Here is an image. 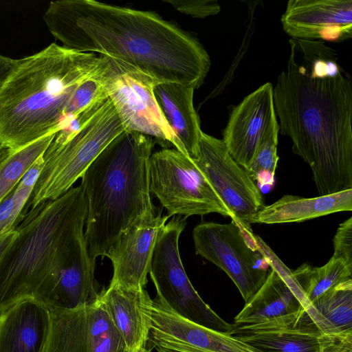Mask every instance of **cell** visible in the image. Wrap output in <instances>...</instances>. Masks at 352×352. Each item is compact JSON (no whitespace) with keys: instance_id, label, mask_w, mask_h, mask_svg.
<instances>
[{"instance_id":"cell-1","label":"cell","mask_w":352,"mask_h":352,"mask_svg":"<svg viewBox=\"0 0 352 352\" xmlns=\"http://www.w3.org/2000/svg\"><path fill=\"white\" fill-rule=\"evenodd\" d=\"M273 87L279 132L311 168L319 196L352 189V83L323 41L291 38Z\"/></svg>"},{"instance_id":"cell-2","label":"cell","mask_w":352,"mask_h":352,"mask_svg":"<svg viewBox=\"0 0 352 352\" xmlns=\"http://www.w3.org/2000/svg\"><path fill=\"white\" fill-rule=\"evenodd\" d=\"M43 19L69 49L127 63L158 82L198 89L210 67L199 40L152 11L94 0L51 1Z\"/></svg>"},{"instance_id":"cell-3","label":"cell","mask_w":352,"mask_h":352,"mask_svg":"<svg viewBox=\"0 0 352 352\" xmlns=\"http://www.w3.org/2000/svg\"><path fill=\"white\" fill-rule=\"evenodd\" d=\"M87 210L80 184L30 208L0 239V313L28 298L38 300L87 248Z\"/></svg>"},{"instance_id":"cell-4","label":"cell","mask_w":352,"mask_h":352,"mask_svg":"<svg viewBox=\"0 0 352 352\" xmlns=\"http://www.w3.org/2000/svg\"><path fill=\"white\" fill-rule=\"evenodd\" d=\"M107 61L54 43L18 59L0 87V148L13 152L58 132L77 88Z\"/></svg>"},{"instance_id":"cell-5","label":"cell","mask_w":352,"mask_h":352,"mask_svg":"<svg viewBox=\"0 0 352 352\" xmlns=\"http://www.w3.org/2000/svg\"><path fill=\"white\" fill-rule=\"evenodd\" d=\"M155 143L148 135L125 130L82 175L88 209L84 236L93 258L104 257L122 230L154 212L149 160Z\"/></svg>"},{"instance_id":"cell-6","label":"cell","mask_w":352,"mask_h":352,"mask_svg":"<svg viewBox=\"0 0 352 352\" xmlns=\"http://www.w3.org/2000/svg\"><path fill=\"white\" fill-rule=\"evenodd\" d=\"M124 131L107 98L94 116L73 135L65 138L56 132L43 153L44 166L26 203L28 208L55 199L69 190L107 145Z\"/></svg>"},{"instance_id":"cell-7","label":"cell","mask_w":352,"mask_h":352,"mask_svg":"<svg viewBox=\"0 0 352 352\" xmlns=\"http://www.w3.org/2000/svg\"><path fill=\"white\" fill-rule=\"evenodd\" d=\"M149 187L169 217L219 213L232 219V213L193 160L175 148L152 153Z\"/></svg>"},{"instance_id":"cell-8","label":"cell","mask_w":352,"mask_h":352,"mask_svg":"<svg viewBox=\"0 0 352 352\" xmlns=\"http://www.w3.org/2000/svg\"><path fill=\"white\" fill-rule=\"evenodd\" d=\"M186 219L174 216L160 230L149 272L156 297L191 322L231 333L235 324L222 319L202 300L185 272L179 254V239L185 228Z\"/></svg>"},{"instance_id":"cell-9","label":"cell","mask_w":352,"mask_h":352,"mask_svg":"<svg viewBox=\"0 0 352 352\" xmlns=\"http://www.w3.org/2000/svg\"><path fill=\"white\" fill-rule=\"evenodd\" d=\"M100 80L126 131L155 140L162 148L179 151L176 137L153 93V77L124 62L108 57Z\"/></svg>"},{"instance_id":"cell-10","label":"cell","mask_w":352,"mask_h":352,"mask_svg":"<svg viewBox=\"0 0 352 352\" xmlns=\"http://www.w3.org/2000/svg\"><path fill=\"white\" fill-rule=\"evenodd\" d=\"M196 254L225 272L247 302L262 286L270 270L269 258L250 232L232 220L201 223L195 227Z\"/></svg>"},{"instance_id":"cell-11","label":"cell","mask_w":352,"mask_h":352,"mask_svg":"<svg viewBox=\"0 0 352 352\" xmlns=\"http://www.w3.org/2000/svg\"><path fill=\"white\" fill-rule=\"evenodd\" d=\"M193 161L232 213V220L252 232L250 220L264 207L262 193L223 140L202 131L199 155Z\"/></svg>"},{"instance_id":"cell-12","label":"cell","mask_w":352,"mask_h":352,"mask_svg":"<svg viewBox=\"0 0 352 352\" xmlns=\"http://www.w3.org/2000/svg\"><path fill=\"white\" fill-rule=\"evenodd\" d=\"M44 352H129L99 294L96 300L68 309H52Z\"/></svg>"},{"instance_id":"cell-13","label":"cell","mask_w":352,"mask_h":352,"mask_svg":"<svg viewBox=\"0 0 352 352\" xmlns=\"http://www.w3.org/2000/svg\"><path fill=\"white\" fill-rule=\"evenodd\" d=\"M149 340L157 352H260L230 333L191 322L156 297L149 307Z\"/></svg>"},{"instance_id":"cell-14","label":"cell","mask_w":352,"mask_h":352,"mask_svg":"<svg viewBox=\"0 0 352 352\" xmlns=\"http://www.w3.org/2000/svg\"><path fill=\"white\" fill-rule=\"evenodd\" d=\"M168 218L161 212H150L136 219L120 233L105 256L113 269L110 286L145 288L155 243Z\"/></svg>"},{"instance_id":"cell-15","label":"cell","mask_w":352,"mask_h":352,"mask_svg":"<svg viewBox=\"0 0 352 352\" xmlns=\"http://www.w3.org/2000/svg\"><path fill=\"white\" fill-rule=\"evenodd\" d=\"M277 128L273 86L267 82L232 109L222 140L233 160L246 169L260 142Z\"/></svg>"},{"instance_id":"cell-16","label":"cell","mask_w":352,"mask_h":352,"mask_svg":"<svg viewBox=\"0 0 352 352\" xmlns=\"http://www.w3.org/2000/svg\"><path fill=\"white\" fill-rule=\"evenodd\" d=\"M255 239L268 257L270 270L262 286L234 318V324H256L294 314L302 308L307 311L310 305L292 271L258 236L255 235Z\"/></svg>"},{"instance_id":"cell-17","label":"cell","mask_w":352,"mask_h":352,"mask_svg":"<svg viewBox=\"0 0 352 352\" xmlns=\"http://www.w3.org/2000/svg\"><path fill=\"white\" fill-rule=\"evenodd\" d=\"M280 21L292 38L340 42L352 36V1L289 0Z\"/></svg>"},{"instance_id":"cell-18","label":"cell","mask_w":352,"mask_h":352,"mask_svg":"<svg viewBox=\"0 0 352 352\" xmlns=\"http://www.w3.org/2000/svg\"><path fill=\"white\" fill-rule=\"evenodd\" d=\"M320 333L303 308L256 324H235L231 333L260 352H317Z\"/></svg>"},{"instance_id":"cell-19","label":"cell","mask_w":352,"mask_h":352,"mask_svg":"<svg viewBox=\"0 0 352 352\" xmlns=\"http://www.w3.org/2000/svg\"><path fill=\"white\" fill-rule=\"evenodd\" d=\"M107 314L129 352H139L148 343L153 302L144 289L110 286L99 292Z\"/></svg>"},{"instance_id":"cell-20","label":"cell","mask_w":352,"mask_h":352,"mask_svg":"<svg viewBox=\"0 0 352 352\" xmlns=\"http://www.w3.org/2000/svg\"><path fill=\"white\" fill-rule=\"evenodd\" d=\"M50 327V309L33 298L0 313V352H44Z\"/></svg>"},{"instance_id":"cell-21","label":"cell","mask_w":352,"mask_h":352,"mask_svg":"<svg viewBox=\"0 0 352 352\" xmlns=\"http://www.w3.org/2000/svg\"><path fill=\"white\" fill-rule=\"evenodd\" d=\"M195 89L176 82H157L153 93L158 105L173 130L179 151L192 160L199 155L202 131L193 104Z\"/></svg>"},{"instance_id":"cell-22","label":"cell","mask_w":352,"mask_h":352,"mask_svg":"<svg viewBox=\"0 0 352 352\" xmlns=\"http://www.w3.org/2000/svg\"><path fill=\"white\" fill-rule=\"evenodd\" d=\"M351 210L352 189L314 198L287 195L271 205L264 206L250 223L302 222L334 212Z\"/></svg>"},{"instance_id":"cell-23","label":"cell","mask_w":352,"mask_h":352,"mask_svg":"<svg viewBox=\"0 0 352 352\" xmlns=\"http://www.w3.org/2000/svg\"><path fill=\"white\" fill-rule=\"evenodd\" d=\"M95 267L96 259L85 248L36 301L50 310L73 309L94 301L99 294L95 285Z\"/></svg>"},{"instance_id":"cell-24","label":"cell","mask_w":352,"mask_h":352,"mask_svg":"<svg viewBox=\"0 0 352 352\" xmlns=\"http://www.w3.org/2000/svg\"><path fill=\"white\" fill-rule=\"evenodd\" d=\"M305 313L321 333L352 329V278L311 302Z\"/></svg>"},{"instance_id":"cell-25","label":"cell","mask_w":352,"mask_h":352,"mask_svg":"<svg viewBox=\"0 0 352 352\" xmlns=\"http://www.w3.org/2000/svg\"><path fill=\"white\" fill-rule=\"evenodd\" d=\"M292 274L307 302H311L337 285L352 278V267L342 259L331 257L322 267L304 263Z\"/></svg>"},{"instance_id":"cell-26","label":"cell","mask_w":352,"mask_h":352,"mask_svg":"<svg viewBox=\"0 0 352 352\" xmlns=\"http://www.w3.org/2000/svg\"><path fill=\"white\" fill-rule=\"evenodd\" d=\"M55 134L50 133L13 152L5 150L0 161V204L19 183L26 170L45 151Z\"/></svg>"},{"instance_id":"cell-27","label":"cell","mask_w":352,"mask_h":352,"mask_svg":"<svg viewBox=\"0 0 352 352\" xmlns=\"http://www.w3.org/2000/svg\"><path fill=\"white\" fill-rule=\"evenodd\" d=\"M278 133L279 128H277L262 140L249 166L245 169L250 178L259 184L261 188H270L274 183V175L279 158L277 155Z\"/></svg>"},{"instance_id":"cell-28","label":"cell","mask_w":352,"mask_h":352,"mask_svg":"<svg viewBox=\"0 0 352 352\" xmlns=\"http://www.w3.org/2000/svg\"><path fill=\"white\" fill-rule=\"evenodd\" d=\"M179 12L192 17L204 18L218 14L221 8L212 0H164Z\"/></svg>"},{"instance_id":"cell-29","label":"cell","mask_w":352,"mask_h":352,"mask_svg":"<svg viewBox=\"0 0 352 352\" xmlns=\"http://www.w3.org/2000/svg\"><path fill=\"white\" fill-rule=\"evenodd\" d=\"M333 243L332 257L342 259L352 267V217L340 224Z\"/></svg>"},{"instance_id":"cell-30","label":"cell","mask_w":352,"mask_h":352,"mask_svg":"<svg viewBox=\"0 0 352 352\" xmlns=\"http://www.w3.org/2000/svg\"><path fill=\"white\" fill-rule=\"evenodd\" d=\"M317 352H352V329L321 333Z\"/></svg>"},{"instance_id":"cell-31","label":"cell","mask_w":352,"mask_h":352,"mask_svg":"<svg viewBox=\"0 0 352 352\" xmlns=\"http://www.w3.org/2000/svg\"><path fill=\"white\" fill-rule=\"evenodd\" d=\"M43 153L26 170L19 184L22 186L34 188L44 166Z\"/></svg>"},{"instance_id":"cell-32","label":"cell","mask_w":352,"mask_h":352,"mask_svg":"<svg viewBox=\"0 0 352 352\" xmlns=\"http://www.w3.org/2000/svg\"><path fill=\"white\" fill-rule=\"evenodd\" d=\"M18 63V59H12L0 55V87L7 79Z\"/></svg>"},{"instance_id":"cell-33","label":"cell","mask_w":352,"mask_h":352,"mask_svg":"<svg viewBox=\"0 0 352 352\" xmlns=\"http://www.w3.org/2000/svg\"><path fill=\"white\" fill-rule=\"evenodd\" d=\"M147 346H148V345H147ZM139 352H152V351H151V349H150V348H148V347H147V346H146L145 349H144L141 350V351H139Z\"/></svg>"}]
</instances>
